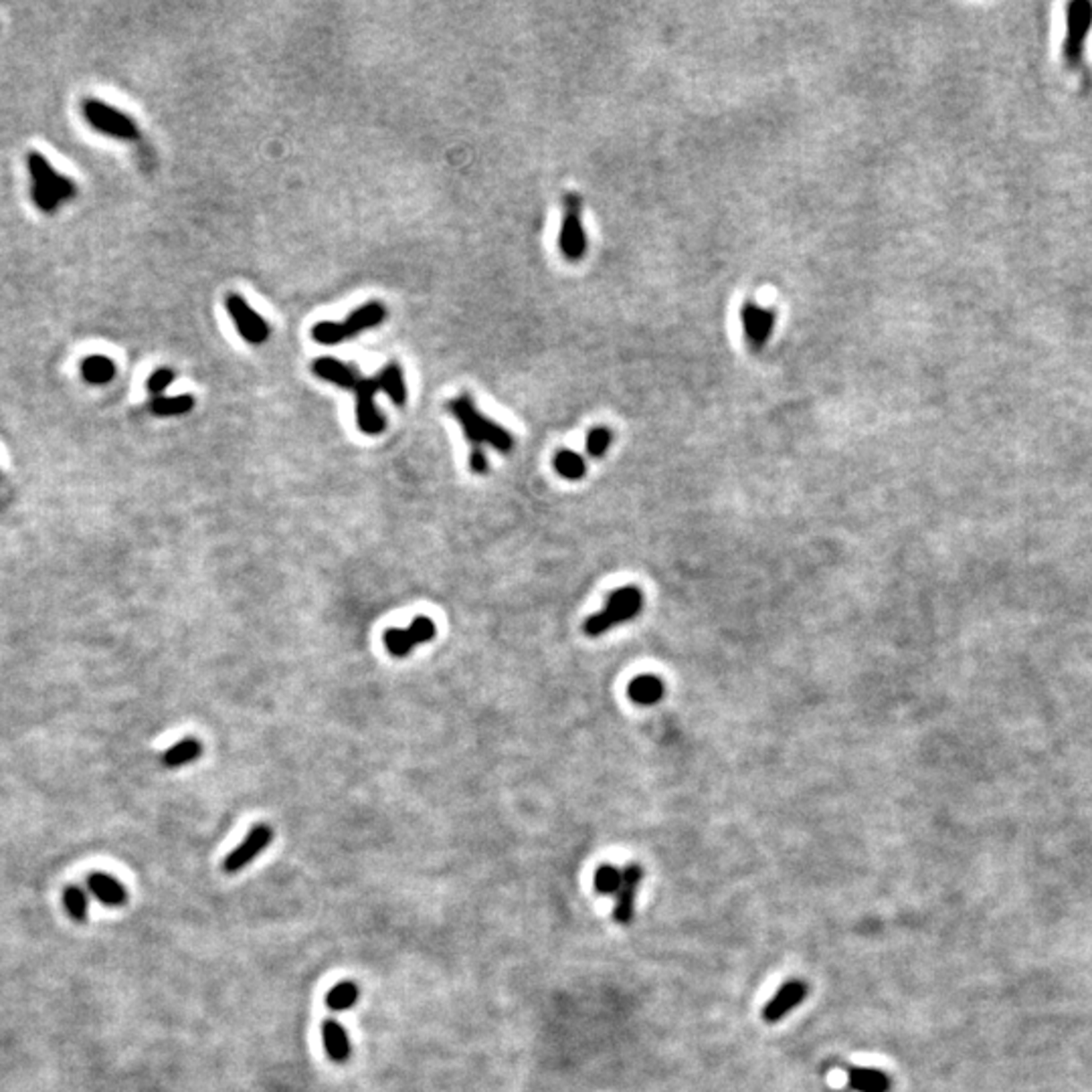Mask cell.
I'll return each mask as SVG.
<instances>
[{
    "mask_svg": "<svg viewBox=\"0 0 1092 1092\" xmlns=\"http://www.w3.org/2000/svg\"><path fill=\"white\" fill-rule=\"evenodd\" d=\"M1092 30V3L1090 0H1072L1066 4V35L1062 43V59L1066 72L1079 77L1080 93L1092 88V77L1087 65V41Z\"/></svg>",
    "mask_w": 1092,
    "mask_h": 1092,
    "instance_id": "6da1fadb",
    "label": "cell"
},
{
    "mask_svg": "<svg viewBox=\"0 0 1092 1092\" xmlns=\"http://www.w3.org/2000/svg\"><path fill=\"white\" fill-rule=\"evenodd\" d=\"M448 409L451 415H454L459 425L464 429L465 439L472 443L473 448H480L483 443H488V446L496 448L498 451H502V454H508L514 448V439L512 435L506 431L504 427L496 425L494 421H490L488 417H483L482 413L475 409V403L472 399V395H462L457 397V399L448 403Z\"/></svg>",
    "mask_w": 1092,
    "mask_h": 1092,
    "instance_id": "7a4b0ae2",
    "label": "cell"
},
{
    "mask_svg": "<svg viewBox=\"0 0 1092 1092\" xmlns=\"http://www.w3.org/2000/svg\"><path fill=\"white\" fill-rule=\"evenodd\" d=\"M642 607L644 595L637 587H623L611 593L610 599H607L605 610L591 615V618L584 621V634L593 637L603 636L605 631H610L611 627L637 618Z\"/></svg>",
    "mask_w": 1092,
    "mask_h": 1092,
    "instance_id": "3957f363",
    "label": "cell"
},
{
    "mask_svg": "<svg viewBox=\"0 0 1092 1092\" xmlns=\"http://www.w3.org/2000/svg\"><path fill=\"white\" fill-rule=\"evenodd\" d=\"M583 199L576 192H565L563 223H560L559 247L568 261H579L587 253V233L583 227Z\"/></svg>",
    "mask_w": 1092,
    "mask_h": 1092,
    "instance_id": "277c9868",
    "label": "cell"
},
{
    "mask_svg": "<svg viewBox=\"0 0 1092 1092\" xmlns=\"http://www.w3.org/2000/svg\"><path fill=\"white\" fill-rule=\"evenodd\" d=\"M83 115L93 128L101 132V134L120 138V140H136L140 136L136 122L132 120L130 115L120 112V109L104 104V101L85 99Z\"/></svg>",
    "mask_w": 1092,
    "mask_h": 1092,
    "instance_id": "5b68a950",
    "label": "cell"
},
{
    "mask_svg": "<svg viewBox=\"0 0 1092 1092\" xmlns=\"http://www.w3.org/2000/svg\"><path fill=\"white\" fill-rule=\"evenodd\" d=\"M225 308L235 322L237 332L249 345H263L269 338V326L257 311L249 306L247 300L239 294H229L225 298Z\"/></svg>",
    "mask_w": 1092,
    "mask_h": 1092,
    "instance_id": "8992f818",
    "label": "cell"
},
{
    "mask_svg": "<svg viewBox=\"0 0 1092 1092\" xmlns=\"http://www.w3.org/2000/svg\"><path fill=\"white\" fill-rule=\"evenodd\" d=\"M353 391L356 395V423L361 427V431L366 435H379L385 431V417L374 405V395L380 391L377 379H361Z\"/></svg>",
    "mask_w": 1092,
    "mask_h": 1092,
    "instance_id": "52a82bcc",
    "label": "cell"
},
{
    "mask_svg": "<svg viewBox=\"0 0 1092 1092\" xmlns=\"http://www.w3.org/2000/svg\"><path fill=\"white\" fill-rule=\"evenodd\" d=\"M433 637H435L433 621L427 618H417L407 629H399V627L387 629L385 636H382V642H385L388 653L395 655V658H405V655H409L413 647H415L417 644H427V642H431Z\"/></svg>",
    "mask_w": 1092,
    "mask_h": 1092,
    "instance_id": "ba28073f",
    "label": "cell"
},
{
    "mask_svg": "<svg viewBox=\"0 0 1092 1092\" xmlns=\"http://www.w3.org/2000/svg\"><path fill=\"white\" fill-rule=\"evenodd\" d=\"M271 840H273V830L268 823L253 825V830L249 832V836L241 841V844L233 849L227 857H225L223 870L227 874H237L243 868H247V866L252 864L255 857L271 844Z\"/></svg>",
    "mask_w": 1092,
    "mask_h": 1092,
    "instance_id": "9c48e42d",
    "label": "cell"
},
{
    "mask_svg": "<svg viewBox=\"0 0 1092 1092\" xmlns=\"http://www.w3.org/2000/svg\"><path fill=\"white\" fill-rule=\"evenodd\" d=\"M27 166H29L30 176H33V183L47 186V189H49L55 197L59 199V202L75 199V194H77L75 183L72 181V178L55 173L53 166L47 162V158L41 152H35V150L29 152Z\"/></svg>",
    "mask_w": 1092,
    "mask_h": 1092,
    "instance_id": "30bf717a",
    "label": "cell"
},
{
    "mask_svg": "<svg viewBox=\"0 0 1092 1092\" xmlns=\"http://www.w3.org/2000/svg\"><path fill=\"white\" fill-rule=\"evenodd\" d=\"M740 322H743V330L748 345L761 350L767 345L771 334H773L775 311L761 306V303L756 302H745L743 308H740Z\"/></svg>",
    "mask_w": 1092,
    "mask_h": 1092,
    "instance_id": "8fae6325",
    "label": "cell"
},
{
    "mask_svg": "<svg viewBox=\"0 0 1092 1092\" xmlns=\"http://www.w3.org/2000/svg\"><path fill=\"white\" fill-rule=\"evenodd\" d=\"M642 878H644V870H642V866H637V864H629L621 870V886H619V891L615 892V909H613V920L621 926H627L631 920H634L637 888H639V883H642Z\"/></svg>",
    "mask_w": 1092,
    "mask_h": 1092,
    "instance_id": "7c38bea8",
    "label": "cell"
},
{
    "mask_svg": "<svg viewBox=\"0 0 1092 1092\" xmlns=\"http://www.w3.org/2000/svg\"><path fill=\"white\" fill-rule=\"evenodd\" d=\"M807 995V985L799 979H791L785 981L781 989L771 997V1000L764 1003L763 1008V1019L767 1021V1024H777V1021H781L787 1013L793 1011L798 1005L806 1000Z\"/></svg>",
    "mask_w": 1092,
    "mask_h": 1092,
    "instance_id": "4fadbf2b",
    "label": "cell"
},
{
    "mask_svg": "<svg viewBox=\"0 0 1092 1092\" xmlns=\"http://www.w3.org/2000/svg\"><path fill=\"white\" fill-rule=\"evenodd\" d=\"M311 372H314L318 379L332 382V385H338L342 388H350V391H353V388L356 387V382L363 379L354 366H350L332 356L316 358V361L311 363Z\"/></svg>",
    "mask_w": 1092,
    "mask_h": 1092,
    "instance_id": "5bb4252c",
    "label": "cell"
},
{
    "mask_svg": "<svg viewBox=\"0 0 1092 1092\" xmlns=\"http://www.w3.org/2000/svg\"><path fill=\"white\" fill-rule=\"evenodd\" d=\"M385 318H387L385 303L366 302L361 308H356L353 314L345 320V322H340L342 337H345V340L358 337L361 332L371 330V328H377L379 324L385 322Z\"/></svg>",
    "mask_w": 1092,
    "mask_h": 1092,
    "instance_id": "9a60e30c",
    "label": "cell"
},
{
    "mask_svg": "<svg viewBox=\"0 0 1092 1092\" xmlns=\"http://www.w3.org/2000/svg\"><path fill=\"white\" fill-rule=\"evenodd\" d=\"M88 888L96 899L106 904V907H122L128 900L126 886L118 878L109 876L106 872H91L88 876Z\"/></svg>",
    "mask_w": 1092,
    "mask_h": 1092,
    "instance_id": "2e32d148",
    "label": "cell"
},
{
    "mask_svg": "<svg viewBox=\"0 0 1092 1092\" xmlns=\"http://www.w3.org/2000/svg\"><path fill=\"white\" fill-rule=\"evenodd\" d=\"M320 1029H322V1042H324V1050H326L328 1058H330L334 1064L348 1062L350 1040H348L345 1026H342L337 1019L328 1018V1019H324V1024Z\"/></svg>",
    "mask_w": 1092,
    "mask_h": 1092,
    "instance_id": "e0dca14e",
    "label": "cell"
},
{
    "mask_svg": "<svg viewBox=\"0 0 1092 1092\" xmlns=\"http://www.w3.org/2000/svg\"><path fill=\"white\" fill-rule=\"evenodd\" d=\"M664 694H666L664 682H661L658 676H652V674L637 676L627 686L629 700L636 702V704H639V706L658 704V702L664 698Z\"/></svg>",
    "mask_w": 1092,
    "mask_h": 1092,
    "instance_id": "ac0fdd59",
    "label": "cell"
},
{
    "mask_svg": "<svg viewBox=\"0 0 1092 1092\" xmlns=\"http://www.w3.org/2000/svg\"><path fill=\"white\" fill-rule=\"evenodd\" d=\"M848 1084L857 1092H891L892 1082L876 1068H848Z\"/></svg>",
    "mask_w": 1092,
    "mask_h": 1092,
    "instance_id": "d6986e66",
    "label": "cell"
},
{
    "mask_svg": "<svg viewBox=\"0 0 1092 1092\" xmlns=\"http://www.w3.org/2000/svg\"><path fill=\"white\" fill-rule=\"evenodd\" d=\"M377 382H379L380 391L391 397L395 405L407 403V385H405L403 369L399 366V363H388L385 369L379 372Z\"/></svg>",
    "mask_w": 1092,
    "mask_h": 1092,
    "instance_id": "ffe728a7",
    "label": "cell"
},
{
    "mask_svg": "<svg viewBox=\"0 0 1092 1092\" xmlns=\"http://www.w3.org/2000/svg\"><path fill=\"white\" fill-rule=\"evenodd\" d=\"M115 363L104 354H90L81 363V374L90 385H107L115 377Z\"/></svg>",
    "mask_w": 1092,
    "mask_h": 1092,
    "instance_id": "44dd1931",
    "label": "cell"
},
{
    "mask_svg": "<svg viewBox=\"0 0 1092 1092\" xmlns=\"http://www.w3.org/2000/svg\"><path fill=\"white\" fill-rule=\"evenodd\" d=\"M200 753H202V745L197 738H184V740H181V743H176L175 746H170L168 751L162 755V763L170 769H176V767H183V764L192 763L194 759H199Z\"/></svg>",
    "mask_w": 1092,
    "mask_h": 1092,
    "instance_id": "7402d4cb",
    "label": "cell"
},
{
    "mask_svg": "<svg viewBox=\"0 0 1092 1092\" xmlns=\"http://www.w3.org/2000/svg\"><path fill=\"white\" fill-rule=\"evenodd\" d=\"M192 409H194V399L191 395L156 397V399L150 401V411L158 417L186 415V413H191Z\"/></svg>",
    "mask_w": 1092,
    "mask_h": 1092,
    "instance_id": "603a6c76",
    "label": "cell"
},
{
    "mask_svg": "<svg viewBox=\"0 0 1092 1092\" xmlns=\"http://www.w3.org/2000/svg\"><path fill=\"white\" fill-rule=\"evenodd\" d=\"M358 997H361V992H358V987L354 985V983L342 981V983H337V985H334L330 992L326 994V1005L332 1011H346L358 1002Z\"/></svg>",
    "mask_w": 1092,
    "mask_h": 1092,
    "instance_id": "cb8c5ba5",
    "label": "cell"
},
{
    "mask_svg": "<svg viewBox=\"0 0 1092 1092\" xmlns=\"http://www.w3.org/2000/svg\"><path fill=\"white\" fill-rule=\"evenodd\" d=\"M64 907L67 910V915L72 917L75 923H85L88 920V910H90V900L88 894L81 886H67L64 891Z\"/></svg>",
    "mask_w": 1092,
    "mask_h": 1092,
    "instance_id": "d4e9b609",
    "label": "cell"
},
{
    "mask_svg": "<svg viewBox=\"0 0 1092 1092\" xmlns=\"http://www.w3.org/2000/svg\"><path fill=\"white\" fill-rule=\"evenodd\" d=\"M555 470L567 480H581L587 472V465L579 454L571 449H560L555 456Z\"/></svg>",
    "mask_w": 1092,
    "mask_h": 1092,
    "instance_id": "484cf974",
    "label": "cell"
},
{
    "mask_svg": "<svg viewBox=\"0 0 1092 1092\" xmlns=\"http://www.w3.org/2000/svg\"><path fill=\"white\" fill-rule=\"evenodd\" d=\"M593 886H595V891L599 894H605V896L613 894L615 896V892H618L619 886H621V870H618V868H615V866H610V864L601 866V868H597V872H595V880H593Z\"/></svg>",
    "mask_w": 1092,
    "mask_h": 1092,
    "instance_id": "4316f807",
    "label": "cell"
},
{
    "mask_svg": "<svg viewBox=\"0 0 1092 1092\" xmlns=\"http://www.w3.org/2000/svg\"><path fill=\"white\" fill-rule=\"evenodd\" d=\"M311 338H314L318 345H324V346H334V345H340V342H345V337H342V330H340V322H332V320L318 322L314 328H311Z\"/></svg>",
    "mask_w": 1092,
    "mask_h": 1092,
    "instance_id": "83f0119b",
    "label": "cell"
},
{
    "mask_svg": "<svg viewBox=\"0 0 1092 1092\" xmlns=\"http://www.w3.org/2000/svg\"><path fill=\"white\" fill-rule=\"evenodd\" d=\"M611 431L605 427H597L587 435V451L593 457H603L611 446Z\"/></svg>",
    "mask_w": 1092,
    "mask_h": 1092,
    "instance_id": "f1b7e54d",
    "label": "cell"
},
{
    "mask_svg": "<svg viewBox=\"0 0 1092 1092\" xmlns=\"http://www.w3.org/2000/svg\"><path fill=\"white\" fill-rule=\"evenodd\" d=\"M175 379H176V372L173 369H168V366H164V369H158V371H154L150 374V379H148L146 387H148V391H150L152 395L162 397V393L166 391L170 385H173Z\"/></svg>",
    "mask_w": 1092,
    "mask_h": 1092,
    "instance_id": "f546056e",
    "label": "cell"
},
{
    "mask_svg": "<svg viewBox=\"0 0 1092 1092\" xmlns=\"http://www.w3.org/2000/svg\"><path fill=\"white\" fill-rule=\"evenodd\" d=\"M30 197H33L35 205L41 209L43 213H49L51 215L59 207V199L55 197V194L49 189H47V186H41V184H35L33 183V189H30Z\"/></svg>",
    "mask_w": 1092,
    "mask_h": 1092,
    "instance_id": "4dcf8cb0",
    "label": "cell"
},
{
    "mask_svg": "<svg viewBox=\"0 0 1092 1092\" xmlns=\"http://www.w3.org/2000/svg\"><path fill=\"white\" fill-rule=\"evenodd\" d=\"M470 467H472L475 473H486L488 472V457L482 451V448H473L472 456H470Z\"/></svg>",
    "mask_w": 1092,
    "mask_h": 1092,
    "instance_id": "1f68e13d",
    "label": "cell"
}]
</instances>
